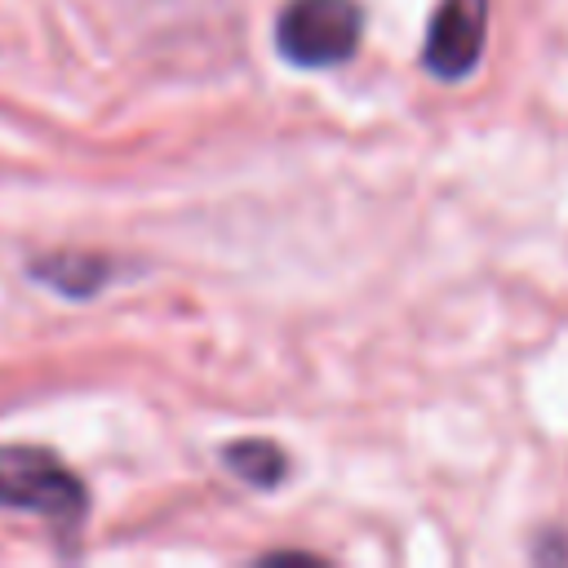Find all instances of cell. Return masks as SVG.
Instances as JSON below:
<instances>
[{
    "instance_id": "cell-1",
    "label": "cell",
    "mask_w": 568,
    "mask_h": 568,
    "mask_svg": "<svg viewBox=\"0 0 568 568\" xmlns=\"http://www.w3.org/2000/svg\"><path fill=\"white\" fill-rule=\"evenodd\" d=\"M0 506L31 510L53 519L58 528H75L84 519V484L44 448L13 444L0 448Z\"/></svg>"
},
{
    "instance_id": "cell-2",
    "label": "cell",
    "mask_w": 568,
    "mask_h": 568,
    "mask_svg": "<svg viewBox=\"0 0 568 568\" xmlns=\"http://www.w3.org/2000/svg\"><path fill=\"white\" fill-rule=\"evenodd\" d=\"M364 13L355 0H288L275 22V44L293 67H337L359 49Z\"/></svg>"
},
{
    "instance_id": "cell-3",
    "label": "cell",
    "mask_w": 568,
    "mask_h": 568,
    "mask_svg": "<svg viewBox=\"0 0 568 568\" xmlns=\"http://www.w3.org/2000/svg\"><path fill=\"white\" fill-rule=\"evenodd\" d=\"M484 31H488V0H439L422 44V67L439 80L470 75L484 53Z\"/></svg>"
},
{
    "instance_id": "cell-4",
    "label": "cell",
    "mask_w": 568,
    "mask_h": 568,
    "mask_svg": "<svg viewBox=\"0 0 568 568\" xmlns=\"http://www.w3.org/2000/svg\"><path fill=\"white\" fill-rule=\"evenodd\" d=\"M226 466L240 475V479H248L253 488H275L280 479H284V453L271 444V439H235V444H226Z\"/></svg>"
},
{
    "instance_id": "cell-5",
    "label": "cell",
    "mask_w": 568,
    "mask_h": 568,
    "mask_svg": "<svg viewBox=\"0 0 568 568\" xmlns=\"http://www.w3.org/2000/svg\"><path fill=\"white\" fill-rule=\"evenodd\" d=\"M36 275L62 293H93L106 280V262L89 257V253H53V257L36 262Z\"/></svg>"
}]
</instances>
